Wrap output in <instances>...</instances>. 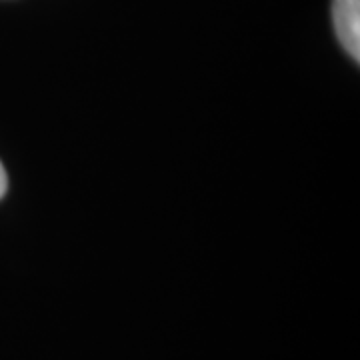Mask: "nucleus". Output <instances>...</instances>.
<instances>
[{"label": "nucleus", "instance_id": "f03ea898", "mask_svg": "<svg viewBox=\"0 0 360 360\" xmlns=\"http://www.w3.org/2000/svg\"><path fill=\"white\" fill-rule=\"evenodd\" d=\"M6 188H8V176H6V170L2 167V162H0V198L6 194Z\"/></svg>", "mask_w": 360, "mask_h": 360}, {"label": "nucleus", "instance_id": "f257e3e1", "mask_svg": "<svg viewBox=\"0 0 360 360\" xmlns=\"http://www.w3.org/2000/svg\"><path fill=\"white\" fill-rule=\"evenodd\" d=\"M333 22L342 49L360 60V0H333Z\"/></svg>", "mask_w": 360, "mask_h": 360}]
</instances>
